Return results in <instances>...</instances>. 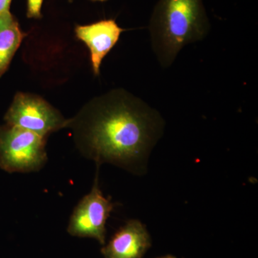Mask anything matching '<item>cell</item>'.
Wrapping results in <instances>:
<instances>
[{"mask_svg": "<svg viewBox=\"0 0 258 258\" xmlns=\"http://www.w3.org/2000/svg\"><path fill=\"white\" fill-rule=\"evenodd\" d=\"M79 150L96 163H109L142 175L153 148L164 133L157 110L124 90L97 98L69 120Z\"/></svg>", "mask_w": 258, "mask_h": 258, "instance_id": "1", "label": "cell"}, {"mask_svg": "<svg viewBox=\"0 0 258 258\" xmlns=\"http://www.w3.org/2000/svg\"><path fill=\"white\" fill-rule=\"evenodd\" d=\"M210 30L203 0H159L149 32L153 52L161 67H170L183 47L204 40Z\"/></svg>", "mask_w": 258, "mask_h": 258, "instance_id": "2", "label": "cell"}, {"mask_svg": "<svg viewBox=\"0 0 258 258\" xmlns=\"http://www.w3.org/2000/svg\"><path fill=\"white\" fill-rule=\"evenodd\" d=\"M46 138L5 124L0 125V168L9 173L40 170L47 161Z\"/></svg>", "mask_w": 258, "mask_h": 258, "instance_id": "3", "label": "cell"}, {"mask_svg": "<svg viewBox=\"0 0 258 258\" xmlns=\"http://www.w3.org/2000/svg\"><path fill=\"white\" fill-rule=\"evenodd\" d=\"M6 124L26 129L47 138L69 125V120L40 97L18 93L5 115Z\"/></svg>", "mask_w": 258, "mask_h": 258, "instance_id": "4", "label": "cell"}, {"mask_svg": "<svg viewBox=\"0 0 258 258\" xmlns=\"http://www.w3.org/2000/svg\"><path fill=\"white\" fill-rule=\"evenodd\" d=\"M113 208L111 200L105 198L100 189L97 173L91 192L80 201L71 215L68 232L75 237L93 238L104 244L106 222Z\"/></svg>", "mask_w": 258, "mask_h": 258, "instance_id": "5", "label": "cell"}, {"mask_svg": "<svg viewBox=\"0 0 258 258\" xmlns=\"http://www.w3.org/2000/svg\"><path fill=\"white\" fill-rule=\"evenodd\" d=\"M76 35L84 42L91 52L93 74L99 76L102 61L119 40L124 29L113 19L103 20L91 25H77Z\"/></svg>", "mask_w": 258, "mask_h": 258, "instance_id": "6", "label": "cell"}, {"mask_svg": "<svg viewBox=\"0 0 258 258\" xmlns=\"http://www.w3.org/2000/svg\"><path fill=\"white\" fill-rule=\"evenodd\" d=\"M152 246L147 227L138 220H131L117 230L101 249L104 258H142Z\"/></svg>", "mask_w": 258, "mask_h": 258, "instance_id": "7", "label": "cell"}, {"mask_svg": "<svg viewBox=\"0 0 258 258\" xmlns=\"http://www.w3.org/2000/svg\"><path fill=\"white\" fill-rule=\"evenodd\" d=\"M25 35L10 10L0 13V78L9 69Z\"/></svg>", "mask_w": 258, "mask_h": 258, "instance_id": "8", "label": "cell"}, {"mask_svg": "<svg viewBox=\"0 0 258 258\" xmlns=\"http://www.w3.org/2000/svg\"><path fill=\"white\" fill-rule=\"evenodd\" d=\"M43 0H27V17L30 19H41Z\"/></svg>", "mask_w": 258, "mask_h": 258, "instance_id": "9", "label": "cell"}, {"mask_svg": "<svg viewBox=\"0 0 258 258\" xmlns=\"http://www.w3.org/2000/svg\"><path fill=\"white\" fill-rule=\"evenodd\" d=\"M12 1L13 0H0V13L10 10Z\"/></svg>", "mask_w": 258, "mask_h": 258, "instance_id": "10", "label": "cell"}, {"mask_svg": "<svg viewBox=\"0 0 258 258\" xmlns=\"http://www.w3.org/2000/svg\"><path fill=\"white\" fill-rule=\"evenodd\" d=\"M157 258H177L176 256L172 255V254H166V255L161 256V257Z\"/></svg>", "mask_w": 258, "mask_h": 258, "instance_id": "11", "label": "cell"}, {"mask_svg": "<svg viewBox=\"0 0 258 258\" xmlns=\"http://www.w3.org/2000/svg\"><path fill=\"white\" fill-rule=\"evenodd\" d=\"M91 1H93V2H105V1H106V0H91Z\"/></svg>", "mask_w": 258, "mask_h": 258, "instance_id": "12", "label": "cell"}, {"mask_svg": "<svg viewBox=\"0 0 258 258\" xmlns=\"http://www.w3.org/2000/svg\"><path fill=\"white\" fill-rule=\"evenodd\" d=\"M69 3H73L74 2V0H69Z\"/></svg>", "mask_w": 258, "mask_h": 258, "instance_id": "13", "label": "cell"}]
</instances>
